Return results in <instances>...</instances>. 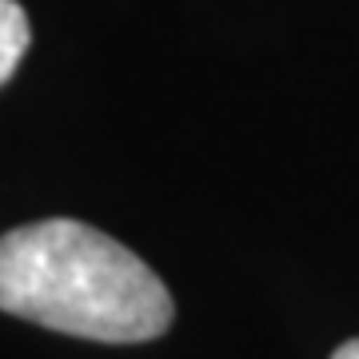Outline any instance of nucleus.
Segmentation results:
<instances>
[{
  "instance_id": "3",
  "label": "nucleus",
  "mask_w": 359,
  "mask_h": 359,
  "mask_svg": "<svg viewBox=\"0 0 359 359\" xmlns=\"http://www.w3.org/2000/svg\"><path fill=\"white\" fill-rule=\"evenodd\" d=\"M332 359H359V339H347V344H339Z\"/></svg>"
},
{
  "instance_id": "2",
  "label": "nucleus",
  "mask_w": 359,
  "mask_h": 359,
  "mask_svg": "<svg viewBox=\"0 0 359 359\" xmlns=\"http://www.w3.org/2000/svg\"><path fill=\"white\" fill-rule=\"evenodd\" d=\"M28 44H32V28L28 16L16 0H0V84H8L16 65L25 60Z\"/></svg>"
},
{
  "instance_id": "1",
  "label": "nucleus",
  "mask_w": 359,
  "mask_h": 359,
  "mask_svg": "<svg viewBox=\"0 0 359 359\" xmlns=\"http://www.w3.org/2000/svg\"><path fill=\"white\" fill-rule=\"evenodd\" d=\"M0 311L96 344H144L176 308L120 240L80 219H36L0 236Z\"/></svg>"
}]
</instances>
